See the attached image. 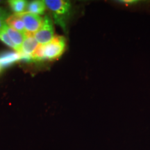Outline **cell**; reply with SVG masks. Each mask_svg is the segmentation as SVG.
Listing matches in <instances>:
<instances>
[{"label":"cell","instance_id":"14","mask_svg":"<svg viewBox=\"0 0 150 150\" xmlns=\"http://www.w3.org/2000/svg\"><path fill=\"white\" fill-rule=\"evenodd\" d=\"M6 26V23L5 20H0V32L4 30Z\"/></svg>","mask_w":150,"mask_h":150},{"label":"cell","instance_id":"10","mask_svg":"<svg viewBox=\"0 0 150 150\" xmlns=\"http://www.w3.org/2000/svg\"><path fill=\"white\" fill-rule=\"evenodd\" d=\"M8 2L15 14H22L26 12L28 1L25 0H11Z\"/></svg>","mask_w":150,"mask_h":150},{"label":"cell","instance_id":"4","mask_svg":"<svg viewBox=\"0 0 150 150\" xmlns=\"http://www.w3.org/2000/svg\"><path fill=\"white\" fill-rule=\"evenodd\" d=\"M19 15L24 22L26 33L34 34L42 25L43 18H41L40 16L27 12Z\"/></svg>","mask_w":150,"mask_h":150},{"label":"cell","instance_id":"3","mask_svg":"<svg viewBox=\"0 0 150 150\" xmlns=\"http://www.w3.org/2000/svg\"><path fill=\"white\" fill-rule=\"evenodd\" d=\"M33 36L40 45L47 44L55 37L54 23L50 16H45L43 18L42 25Z\"/></svg>","mask_w":150,"mask_h":150},{"label":"cell","instance_id":"11","mask_svg":"<svg viewBox=\"0 0 150 150\" xmlns=\"http://www.w3.org/2000/svg\"><path fill=\"white\" fill-rule=\"evenodd\" d=\"M0 40H1L2 42L4 43L5 45H6L7 46H8L9 47L13 49L15 52H18V53H20L18 47H17L16 45L13 42V41L11 40V38H9L8 35H7V33L5 32L4 30L1 31V32H0Z\"/></svg>","mask_w":150,"mask_h":150},{"label":"cell","instance_id":"6","mask_svg":"<svg viewBox=\"0 0 150 150\" xmlns=\"http://www.w3.org/2000/svg\"><path fill=\"white\" fill-rule=\"evenodd\" d=\"M22 59L21 54L17 52H7L0 54V73L6 67Z\"/></svg>","mask_w":150,"mask_h":150},{"label":"cell","instance_id":"8","mask_svg":"<svg viewBox=\"0 0 150 150\" xmlns=\"http://www.w3.org/2000/svg\"><path fill=\"white\" fill-rule=\"evenodd\" d=\"M4 31L7 33V35H8L9 38H11V40L13 41V42L16 45V46L18 47L19 52H21V47L23 41L24 40V38H25V34L22 33L18 31H16V30L11 29V27H9L6 24L4 28Z\"/></svg>","mask_w":150,"mask_h":150},{"label":"cell","instance_id":"2","mask_svg":"<svg viewBox=\"0 0 150 150\" xmlns=\"http://www.w3.org/2000/svg\"><path fill=\"white\" fill-rule=\"evenodd\" d=\"M66 50V39L61 35H56L45 45H39L38 47L31 57V61L43 60L54 61L59 59Z\"/></svg>","mask_w":150,"mask_h":150},{"label":"cell","instance_id":"5","mask_svg":"<svg viewBox=\"0 0 150 150\" xmlns=\"http://www.w3.org/2000/svg\"><path fill=\"white\" fill-rule=\"evenodd\" d=\"M39 43L35 40L33 34L26 33L25 38L21 47L20 54L22 56V59L31 60V57L38 47Z\"/></svg>","mask_w":150,"mask_h":150},{"label":"cell","instance_id":"1","mask_svg":"<svg viewBox=\"0 0 150 150\" xmlns=\"http://www.w3.org/2000/svg\"><path fill=\"white\" fill-rule=\"evenodd\" d=\"M47 8L51 13L54 23L59 25L65 33L73 15V6L66 0H45Z\"/></svg>","mask_w":150,"mask_h":150},{"label":"cell","instance_id":"9","mask_svg":"<svg viewBox=\"0 0 150 150\" xmlns=\"http://www.w3.org/2000/svg\"><path fill=\"white\" fill-rule=\"evenodd\" d=\"M47 8L45 3L43 0H35L28 2L26 12L33 15H42Z\"/></svg>","mask_w":150,"mask_h":150},{"label":"cell","instance_id":"7","mask_svg":"<svg viewBox=\"0 0 150 150\" xmlns=\"http://www.w3.org/2000/svg\"><path fill=\"white\" fill-rule=\"evenodd\" d=\"M6 23L11 29L20 32L24 34H26L25 27L23 20L19 14H13L9 16L5 20Z\"/></svg>","mask_w":150,"mask_h":150},{"label":"cell","instance_id":"12","mask_svg":"<svg viewBox=\"0 0 150 150\" xmlns=\"http://www.w3.org/2000/svg\"><path fill=\"white\" fill-rule=\"evenodd\" d=\"M141 2V1H138V0H118V1H116V3L117 4L126 6H135L139 5Z\"/></svg>","mask_w":150,"mask_h":150},{"label":"cell","instance_id":"13","mask_svg":"<svg viewBox=\"0 0 150 150\" xmlns=\"http://www.w3.org/2000/svg\"><path fill=\"white\" fill-rule=\"evenodd\" d=\"M8 16L9 15L8 13V12L6 10H4L3 8L0 7V20H6Z\"/></svg>","mask_w":150,"mask_h":150}]
</instances>
